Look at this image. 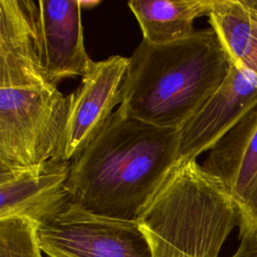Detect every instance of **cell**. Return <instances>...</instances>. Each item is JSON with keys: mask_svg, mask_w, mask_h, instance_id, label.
<instances>
[{"mask_svg": "<svg viewBox=\"0 0 257 257\" xmlns=\"http://www.w3.org/2000/svg\"><path fill=\"white\" fill-rule=\"evenodd\" d=\"M181 130L156 126L122 105L70 161L69 204L83 211L138 221L180 163Z\"/></svg>", "mask_w": 257, "mask_h": 257, "instance_id": "obj_1", "label": "cell"}, {"mask_svg": "<svg viewBox=\"0 0 257 257\" xmlns=\"http://www.w3.org/2000/svg\"><path fill=\"white\" fill-rule=\"evenodd\" d=\"M231 64L212 27L170 44L142 40L130 57L120 105L143 121L181 130L220 87Z\"/></svg>", "mask_w": 257, "mask_h": 257, "instance_id": "obj_2", "label": "cell"}, {"mask_svg": "<svg viewBox=\"0 0 257 257\" xmlns=\"http://www.w3.org/2000/svg\"><path fill=\"white\" fill-rule=\"evenodd\" d=\"M138 223L152 257H218L239 213L223 185L189 160L175 167Z\"/></svg>", "mask_w": 257, "mask_h": 257, "instance_id": "obj_3", "label": "cell"}, {"mask_svg": "<svg viewBox=\"0 0 257 257\" xmlns=\"http://www.w3.org/2000/svg\"><path fill=\"white\" fill-rule=\"evenodd\" d=\"M69 96L45 80L0 86V169L55 159L64 134Z\"/></svg>", "mask_w": 257, "mask_h": 257, "instance_id": "obj_4", "label": "cell"}, {"mask_svg": "<svg viewBox=\"0 0 257 257\" xmlns=\"http://www.w3.org/2000/svg\"><path fill=\"white\" fill-rule=\"evenodd\" d=\"M37 240L47 257H152L138 221L95 215L70 204L37 226Z\"/></svg>", "mask_w": 257, "mask_h": 257, "instance_id": "obj_5", "label": "cell"}, {"mask_svg": "<svg viewBox=\"0 0 257 257\" xmlns=\"http://www.w3.org/2000/svg\"><path fill=\"white\" fill-rule=\"evenodd\" d=\"M130 57L92 61L81 83L69 96V109L56 160L71 161L96 137L113 108L121 103V88Z\"/></svg>", "mask_w": 257, "mask_h": 257, "instance_id": "obj_6", "label": "cell"}, {"mask_svg": "<svg viewBox=\"0 0 257 257\" xmlns=\"http://www.w3.org/2000/svg\"><path fill=\"white\" fill-rule=\"evenodd\" d=\"M81 1L39 0L34 13L35 46L47 80L56 85L83 76L93 60L83 42Z\"/></svg>", "mask_w": 257, "mask_h": 257, "instance_id": "obj_7", "label": "cell"}, {"mask_svg": "<svg viewBox=\"0 0 257 257\" xmlns=\"http://www.w3.org/2000/svg\"><path fill=\"white\" fill-rule=\"evenodd\" d=\"M69 170L70 161L56 159L0 169V219L21 217L37 225L52 220L69 205Z\"/></svg>", "mask_w": 257, "mask_h": 257, "instance_id": "obj_8", "label": "cell"}, {"mask_svg": "<svg viewBox=\"0 0 257 257\" xmlns=\"http://www.w3.org/2000/svg\"><path fill=\"white\" fill-rule=\"evenodd\" d=\"M257 106V80L231 64L212 96L181 128L179 162L210 151L247 112Z\"/></svg>", "mask_w": 257, "mask_h": 257, "instance_id": "obj_9", "label": "cell"}, {"mask_svg": "<svg viewBox=\"0 0 257 257\" xmlns=\"http://www.w3.org/2000/svg\"><path fill=\"white\" fill-rule=\"evenodd\" d=\"M202 167L223 185L237 206L257 176V106L210 150Z\"/></svg>", "mask_w": 257, "mask_h": 257, "instance_id": "obj_10", "label": "cell"}, {"mask_svg": "<svg viewBox=\"0 0 257 257\" xmlns=\"http://www.w3.org/2000/svg\"><path fill=\"white\" fill-rule=\"evenodd\" d=\"M208 16L231 63L257 80V1L213 0Z\"/></svg>", "mask_w": 257, "mask_h": 257, "instance_id": "obj_11", "label": "cell"}, {"mask_svg": "<svg viewBox=\"0 0 257 257\" xmlns=\"http://www.w3.org/2000/svg\"><path fill=\"white\" fill-rule=\"evenodd\" d=\"M213 0H133L127 3L143 32V40L164 45L194 34V21L209 15Z\"/></svg>", "mask_w": 257, "mask_h": 257, "instance_id": "obj_12", "label": "cell"}, {"mask_svg": "<svg viewBox=\"0 0 257 257\" xmlns=\"http://www.w3.org/2000/svg\"><path fill=\"white\" fill-rule=\"evenodd\" d=\"M37 226L27 218L0 219V257H44L37 240Z\"/></svg>", "mask_w": 257, "mask_h": 257, "instance_id": "obj_13", "label": "cell"}, {"mask_svg": "<svg viewBox=\"0 0 257 257\" xmlns=\"http://www.w3.org/2000/svg\"><path fill=\"white\" fill-rule=\"evenodd\" d=\"M239 229L257 227V176L237 204Z\"/></svg>", "mask_w": 257, "mask_h": 257, "instance_id": "obj_14", "label": "cell"}, {"mask_svg": "<svg viewBox=\"0 0 257 257\" xmlns=\"http://www.w3.org/2000/svg\"><path fill=\"white\" fill-rule=\"evenodd\" d=\"M240 244L231 257H257V227L241 229Z\"/></svg>", "mask_w": 257, "mask_h": 257, "instance_id": "obj_15", "label": "cell"}]
</instances>
